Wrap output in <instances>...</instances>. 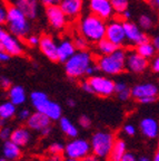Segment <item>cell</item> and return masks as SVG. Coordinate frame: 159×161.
I'll use <instances>...</instances> for the list:
<instances>
[{
	"instance_id": "cell-1",
	"label": "cell",
	"mask_w": 159,
	"mask_h": 161,
	"mask_svg": "<svg viewBox=\"0 0 159 161\" xmlns=\"http://www.w3.org/2000/svg\"><path fill=\"white\" fill-rule=\"evenodd\" d=\"M107 24L102 18L90 14L82 17L78 25L80 35L88 40V43H96L105 38Z\"/></svg>"
},
{
	"instance_id": "cell-2",
	"label": "cell",
	"mask_w": 159,
	"mask_h": 161,
	"mask_svg": "<svg viewBox=\"0 0 159 161\" xmlns=\"http://www.w3.org/2000/svg\"><path fill=\"white\" fill-rule=\"evenodd\" d=\"M6 25L10 33L18 38H25L30 31L29 19L26 17V15L21 10L11 3L7 6Z\"/></svg>"
},
{
	"instance_id": "cell-3",
	"label": "cell",
	"mask_w": 159,
	"mask_h": 161,
	"mask_svg": "<svg viewBox=\"0 0 159 161\" xmlns=\"http://www.w3.org/2000/svg\"><path fill=\"white\" fill-rule=\"evenodd\" d=\"M92 63V56L87 50H78L65 62V72L70 78H80L86 75Z\"/></svg>"
},
{
	"instance_id": "cell-4",
	"label": "cell",
	"mask_w": 159,
	"mask_h": 161,
	"mask_svg": "<svg viewBox=\"0 0 159 161\" xmlns=\"http://www.w3.org/2000/svg\"><path fill=\"white\" fill-rule=\"evenodd\" d=\"M97 67L107 75H117L126 68V52L118 48L111 54L101 55L97 60Z\"/></svg>"
},
{
	"instance_id": "cell-5",
	"label": "cell",
	"mask_w": 159,
	"mask_h": 161,
	"mask_svg": "<svg viewBox=\"0 0 159 161\" xmlns=\"http://www.w3.org/2000/svg\"><path fill=\"white\" fill-rule=\"evenodd\" d=\"M114 142L115 136L110 132H106V131L96 132L90 141V149L92 154L100 159L107 158L110 153Z\"/></svg>"
},
{
	"instance_id": "cell-6",
	"label": "cell",
	"mask_w": 159,
	"mask_h": 161,
	"mask_svg": "<svg viewBox=\"0 0 159 161\" xmlns=\"http://www.w3.org/2000/svg\"><path fill=\"white\" fill-rule=\"evenodd\" d=\"M131 96L137 100L139 103L150 104L157 100L159 95V90L152 83H142L137 84L130 90Z\"/></svg>"
},
{
	"instance_id": "cell-7",
	"label": "cell",
	"mask_w": 159,
	"mask_h": 161,
	"mask_svg": "<svg viewBox=\"0 0 159 161\" xmlns=\"http://www.w3.org/2000/svg\"><path fill=\"white\" fill-rule=\"evenodd\" d=\"M87 82L91 88V94L107 97V96H110L115 93V82L110 78L92 75L89 76Z\"/></svg>"
},
{
	"instance_id": "cell-8",
	"label": "cell",
	"mask_w": 159,
	"mask_h": 161,
	"mask_svg": "<svg viewBox=\"0 0 159 161\" xmlns=\"http://www.w3.org/2000/svg\"><path fill=\"white\" fill-rule=\"evenodd\" d=\"M91 151L90 149V143L85 139H77L72 138L71 141H69L65 146V154L67 158L71 159H77V160H81L86 156L89 154Z\"/></svg>"
},
{
	"instance_id": "cell-9",
	"label": "cell",
	"mask_w": 159,
	"mask_h": 161,
	"mask_svg": "<svg viewBox=\"0 0 159 161\" xmlns=\"http://www.w3.org/2000/svg\"><path fill=\"white\" fill-rule=\"evenodd\" d=\"M0 43L5 52L10 56H20L23 54V46L16 36L6 29H0Z\"/></svg>"
},
{
	"instance_id": "cell-10",
	"label": "cell",
	"mask_w": 159,
	"mask_h": 161,
	"mask_svg": "<svg viewBox=\"0 0 159 161\" xmlns=\"http://www.w3.org/2000/svg\"><path fill=\"white\" fill-rule=\"evenodd\" d=\"M105 38L109 39L111 43L117 45L118 47L122 46L126 43V36H125L124 23L120 20H111L106 27V35Z\"/></svg>"
},
{
	"instance_id": "cell-11",
	"label": "cell",
	"mask_w": 159,
	"mask_h": 161,
	"mask_svg": "<svg viewBox=\"0 0 159 161\" xmlns=\"http://www.w3.org/2000/svg\"><path fill=\"white\" fill-rule=\"evenodd\" d=\"M124 29L126 42L130 43L131 45H139V44L146 43L149 40L148 36L140 30V27L131 21H124Z\"/></svg>"
},
{
	"instance_id": "cell-12",
	"label": "cell",
	"mask_w": 159,
	"mask_h": 161,
	"mask_svg": "<svg viewBox=\"0 0 159 161\" xmlns=\"http://www.w3.org/2000/svg\"><path fill=\"white\" fill-rule=\"evenodd\" d=\"M148 59L138 54L136 50H130L126 53V68L135 74H140L148 67Z\"/></svg>"
},
{
	"instance_id": "cell-13",
	"label": "cell",
	"mask_w": 159,
	"mask_h": 161,
	"mask_svg": "<svg viewBox=\"0 0 159 161\" xmlns=\"http://www.w3.org/2000/svg\"><path fill=\"white\" fill-rule=\"evenodd\" d=\"M46 16H47L49 25L54 29L61 30L67 25V16L64 14L59 5L46 7Z\"/></svg>"
},
{
	"instance_id": "cell-14",
	"label": "cell",
	"mask_w": 159,
	"mask_h": 161,
	"mask_svg": "<svg viewBox=\"0 0 159 161\" xmlns=\"http://www.w3.org/2000/svg\"><path fill=\"white\" fill-rule=\"evenodd\" d=\"M89 1V9L91 14L107 20L112 17L114 9L111 7L110 0H88Z\"/></svg>"
},
{
	"instance_id": "cell-15",
	"label": "cell",
	"mask_w": 159,
	"mask_h": 161,
	"mask_svg": "<svg viewBox=\"0 0 159 161\" xmlns=\"http://www.w3.org/2000/svg\"><path fill=\"white\" fill-rule=\"evenodd\" d=\"M39 46L41 53L51 62H58V44L49 35H42L39 38Z\"/></svg>"
},
{
	"instance_id": "cell-16",
	"label": "cell",
	"mask_w": 159,
	"mask_h": 161,
	"mask_svg": "<svg viewBox=\"0 0 159 161\" xmlns=\"http://www.w3.org/2000/svg\"><path fill=\"white\" fill-rule=\"evenodd\" d=\"M9 3L21 10L29 20L36 19L38 16L39 11L38 0H9Z\"/></svg>"
},
{
	"instance_id": "cell-17",
	"label": "cell",
	"mask_w": 159,
	"mask_h": 161,
	"mask_svg": "<svg viewBox=\"0 0 159 161\" xmlns=\"http://www.w3.org/2000/svg\"><path fill=\"white\" fill-rule=\"evenodd\" d=\"M36 110L46 114L51 121H58L62 116L61 106L58 103H56V102H54V101H50L49 98L46 100L42 104H40Z\"/></svg>"
},
{
	"instance_id": "cell-18",
	"label": "cell",
	"mask_w": 159,
	"mask_h": 161,
	"mask_svg": "<svg viewBox=\"0 0 159 161\" xmlns=\"http://www.w3.org/2000/svg\"><path fill=\"white\" fill-rule=\"evenodd\" d=\"M59 7L67 18H76L81 14L84 8V0H61Z\"/></svg>"
},
{
	"instance_id": "cell-19",
	"label": "cell",
	"mask_w": 159,
	"mask_h": 161,
	"mask_svg": "<svg viewBox=\"0 0 159 161\" xmlns=\"http://www.w3.org/2000/svg\"><path fill=\"white\" fill-rule=\"evenodd\" d=\"M27 126L28 129L33 131H41L46 126H49L51 123V120L48 118L46 114H44L42 112L36 111L35 113H31L27 121Z\"/></svg>"
},
{
	"instance_id": "cell-20",
	"label": "cell",
	"mask_w": 159,
	"mask_h": 161,
	"mask_svg": "<svg viewBox=\"0 0 159 161\" xmlns=\"http://www.w3.org/2000/svg\"><path fill=\"white\" fill-rule=\"evenodd\" d=\"M140 131L145 136L155 139L159 136V123L154 118H145L140 121Z\"/></svg>"
},
{
	"instance_id": "cell-21",
	"label": "cell",
	"mask_w": 159,
	"mask_h": 161,
	"mask_svg": "<svg viewBox=\"0 0 159 161\" xmlns=\"http://www.w3.org/2000/svg\"><path fill=\"white\" fill-rule=\"evenodd\" d=\"M10 140L13 141V143H16L17 146H19L20 148L27 146L28 143L31 140V133L28 128H23V126H20L11 132V136H10Z\"/></svg>"
},
{
	"instance_id": "cell-22",
	"label": "cell",
	"mask_w": 159,
	"mask_h": 161,
	"mask_svg": "<svg viewBox=\"0 0 159 161\" xmlns=\"http://www.w3.org/2000/svg\"><path fill=\"white\" fill-rule=\"evenodd\" d=\"M58 62L65 63L66 60L76 53V47L74 45V42L69 39L62 40L61 43L58 44Z\"/></svg>"
},
{
	"instance_id": "cell-23",
	"label": "cell",
	"mask_w": 159,
	"mask_h": 161,
	"mask_svg": "<svg viewBox=\"0 0 159 161\" xmlns=\"http://www.w3.org/2000/svg\"><path fill=\"white\" fill-rule=\"evenodd\" d=\"M8 97L11 103H13L16 106L21 105L26 102L27 100V95H26V91L23 86L15 85L8 90Z\"/></svg>"
},
{
	"instance_id": "cell-24",
	"label": "cell",
	"mask_w": 159,
	"mask_h": 161,
	"mask_svg": "<svg viewBox=\"0 0 159 161\" xmlns=\"http://www.w3.org/2000/svg\"><path fill=\"white\" fill-rule=\"evenodd\" d=\"M3 158L8 160H18L21 157V148L13 143L11 140L5 141L3 148Z\"/></svg>"
},
{
	"instance_id": "cell-25",
	"label": "cell",
	"mask_w": 159,
	"mask_h": 161,
	"mask_svg": "<svg viewBox=\"0 0 159 161\" xmlns=\"http://www.w3.org/2000/svg\"><path fill=\"white\" fill-rule=\"evenodd\" d=\"M126 152H127L126 142L124 140H121V139L115 140L111 150H110V153L108 156L109 161H120Z\"/></svg>"
},
{
	"instance_id": "cell-26",
	"label": "cell",
	"mask_w": 159,
	"mask_h": 161,
	"mask_svg": "<svg viewBox=\"0 0 159 161\" xmlns=\"http://www.w3.org/2000/svg\"><path fill=\"white\" fill-rule=\"evenodd\" d=\"M59 126L61 129V131L66 136H70V138H76L78 136V129L75 124L72 123L71 121L68 118H65V116H61L59 119Z\"/></svg>"
},
{
	"instance_id": "cell-27",
	"label": "cell",
	"mask_w": 159,
	"mask_h": 161,
	"mask_svg": "<svg viewBox=\"0 0 159 161\" xmlns=\"http://www.w3.org/2000/svg\"><path fill=\"white\" fill-rule=\"evenodd\" d=\"M16 113H17V106L11 103L10 101L0 104V119L8 121L13 119L16 115Z\"/></svg>"
},
{
	"instance_id": "cell-28",
	"label": "cell",
	"mask_w": 159,
	"mask_h": 161,
	"mask_svg": "<svg viewBox=\"0 0 159 161\" xmlns=\"http://www.w3.org/2000/svg\"><path fill=\"white\" fill-rule=\"evenodd\" d=\"M118 46L115 45L114 43H111L109 39L107 38H102L101 40H99L97 43V49L100 53V55H108L111 54L112 52H115L116 49H118Z\"/></svg>"
},
{
	"instance_id": "cell-29",
	"label": "cell",
	"mask_w": 159,
	"mask_h": 161,
	"mask_svg": "<svg viewBox=\"0 0 159 161\" xmlns=\"http://www.w3.org/2000/svg\"><path fill=\"white\" fill-rule=\"evenodd\" d=\"M136 52L138 54H140L141 56H144L145 58H151L155 56V53H156V49H155L154 45L150 43L149 40L146 42V43H142L137 45L136 47Z\"/></svg>"
},
{
	"instance_id": "cell-30",
	"label": "cell",
	"mask_w": 159,
	"mask_h": 161,
	"mask_svg": "<svg viewBox=\"0 0 159 161\" xmlns=\"http://www.w3.org/2000/svg\"><path fill=\"white\" fill-rule=\"evenodd\" d=\"M49 97H48L47 94L45 92H41V91H35V92H31V94H30V101H31V104L35 108H37L40 104H42Z\"/></svg>"
},
{
	"instance_id": "cell-31",
	"label": "cell",
	"mask_w": 159,
	"mask_h": 161,
	"mask_svg": "<svg viewBox=\"0 0 159 161\" xmlns=\"http://www.w3.org/2000/svg\"><path fill=\"white\" fill-rule=\"evenodd\" d=\"M128 0H110L114 13L116 14H122L125 10L128 9Z\"/></svg>"
},
{
	"instance_id": "cell-32",
	"label": "cell",
	"mask_w": 159,
	"mask_h": 161,
	"mask_svg": "<svg viewBox=\"0 0 159 161\" xmlns=\"http://www.w3.org/2000/svg\"><path fill=\"white\" fill-rule=\"evenodd\" d=\"M138 26L140 29H150L154 26V19L149 15H141L138 20Z\"/></svg>"
},
{
	"instance_id": "cell-33",
	"label": "cell",
	"mask_w": 159,
	"mask_h": 161,
	"mask_svg": "<svg viewBox=\"0 0 159 161\" xmlns=\"http://www.w3.org/2000/svg\"><path fill=\"white\" fill-rule=\"evenodd\" d=\"M65 151V146L61 142H52L48 148V152L51 156H61Z\"/></svg>"
},
{
	"instance_id": "cell-34",
	"label": "cell",
	"mask_w": 159,
	"mask_h": 161,
	"mask_svg": "<svg viewBox=\"0 0 159 161\" xmlns=\"http://www.w3.org/2000/svg\"><path fill=\"white\" fill-rule=\"evenodd\" d=\"M74 45H75L76 49L86 50V49H87V47H88V40L80 35V36H78V37L75 38V40H74Z\"/></svg>"
},
{
	"instance_id": "cell-35",
	"label": "cell",
	"mask_w": 159,
	"mask_h": 161,
	"mask_svg": "<svg viewBox=\"0 0 159 161\" xmlns=\"http://www.w3.org/2000/svg\"><path fill=\"white\" fill-rule=\"evenodd\" d=\"M26 44H27L29 47H36L39 44V38L36 35H27L26 36Z\"/></svg>"
},
{
	"instance_id": "cell-36",
	"label": "cell",
	"mask_w": 159,
	"mask_h": 161,
	"mask_svg": "<svg viewBox=\"0 0 159 161\" xmlns=\"http://www.w3.org/2000/svg\"><path fill=\"white\" fill-rule=\"evenodd\" d=\"M11 132L13 131L10 130V128H7V126H1L0 128V139L3 141L10 140V136H11Z\"/></svg>"
},
{
	"instance_id": "cell-37",
	"label": "cell",
	"mask_w": 159,
	"mask_h": 161,
	"mask_svg": "<svg viewBox=\"0 0 159 161\" xmlns=\"http://www.w3.org/2000/svg\"><path fill=\"white\" fill-rule=\"evenodd\" d=\"M7 21V6L0 3V25H5Z\"/></svg>"
},
{
	"instance_id": "cell-38",
	"label": "cell",
	"mask_w": 159,
	"mask_h": 161,
	"mask_svg": "<svg viewBox=\"0 0 159 161\" xmlns=\"http://www.w3.org/2000/svg\"><path fill=\"white\" fill-rule=\"evenodd\" d=\"M79 124L81 128L84 129H88L91 125V120L89 119V116L87 115H81L79 118Z\"/></svg>"
},
{
	"instance_id": "cell-39",
	"label": "cell",
	"mask_w": 159,
	"mask_h": 161,
	"mask_svg": "<svg viewBox=\"0 0 159 161\" xmlns=\"http://www.w3.org/2000/svg\"><path fill=\"white\" fill-rule=\"evenodd\" d=\"M30 114L31 113L29 112V110H27V108H23V110H20L19 112H18V119H19L20 121L26 122V121L29 119Z\"/></svg>"
},
{
	"instance_id": "cell-40",
	"label": "cell",
	"mask_w": 159,
	"mask_h": 161,
	"mask_svg": "<svg viewBox=\"0 0 159 161\" xmlns=\"http://www.w3.org/2000/svg\"><path fill=\"white\" fill-rule=\"evenodd\" d=\"M0 86L3 88V90H9L11 87V80H9L6 76H1L0 77Z\"/></svg>"
},
{
	"instance_id": "cell-41",
	"label": "cell",
	"mask_w": 159,
	"mask_h": 161,
	"mask_svg": "<svg viewBox=\"0 0 159 161\" xmlns=\"http://www.w3.org/2000/svg\"><path fill=\"white\" fill-rule=\"evenodd\" d=\"M127 88H129L128 86H127V84L125 83V82H116L115 83V93H120V92H122V91L127 90Z\"/></svg>"
},
{
	"instance_id": "cell-42",
	"label": "cell",
	"mask_w": 159,
	"mask_h": 161,
	"mask_svg": "<svg viewBox=\"0 0 159 161\" xmlns=\"http://www.w3.org/2000/svg\"><path fill=\"white\" fill-rule=\"evenodd\" d=\"M124 132L127 134V136H131L136 133V128H135L132 124H126V125L124 126Z\"/></svg>"
},
{
	"instance_id": "cell-43",
	"label": "cell",
	"mask_w": 159,
	"mask_h": 161,
	"mask_svg": "<svg viewBox=\"0 0 159 161\" xmlns=\"http://www.w3.org/2000/svg\"><path fill=\"white\" fill-rule=\"evenodd\" d=\"M118 97H119V100L121 101H127L128 98L131 96V93H130V88H127V90L122 91V92H120V93L117 94Z\"/></svg>"
},
{
	"instance_id": "cell-44",
	"label": "cell",
	"mask_w": 159,
	"mask_h": 161,
	"mask_svg": "<svg viewBox=\"0 0 159 161\" xmlns=\"http://www.w3.org/2000/svg\"><path fill=\"white\" fill-rule=\"evenodd\" d=\"M10 57H11V56H10L7 52L0 50V64H5V63H7V62H9Z\"/></svg>"
},
{
	"instance_id": "cell-45",
	"label": "cell",
	"mask_w": 159,
	"mask_h": 161,
	"mask_svg": "<svg viewBox=\"0 0 159 161\" xmlns=\"http://www.w3.org/2000/svg\"><path fill=\"white\" fill-rule=\"evenodd\" d=\"M61 0H40V3L45 7H50V6H58Z\"/></svg>"
},
{
	"instance_id": "cell-46",
	"label": "cell",
	"mask_w": 159,
	"mask_h": 161,
	"mask_svg": "<svg viewBox=\"0 0 159 161\" xmlns=\"http://www.w3.org/2000/svg\"><path fill=\"white\" fill-rule=\"evenodd\" d=\"M120 161H138V159H137L136 156H135L134 153H131V152H126Z\"/></svg>"
},
{
	"instance_id": "cell-47",
	"label": "cell",
	"mask_w": 159,
	"mask_h": 161,
	"mask_svg": "<svg viewBox=\"0 0 159 161\" xmlns=\"http://www.w3.org/2000/svg\"><path fill=\"white\" fill-rule=\"evenodd\" d=\"M151 68L154 72L159 73V55L154 58V60H152V63H151Z\"/></svg>"
},
{
	"instance_id": "cell-48",
	"label": "cell",
	"mask_w": 159,
	"mask_h": 161,
	"mask_svg": "<svg viewBox=\"0 0 159 161\" xmlns=\"http://www.w3.org/2000/svg\"><path fill=\"white\" fill-rule=\"evenodd\" d=\"M98 70V67H97V65H94V64H91V65L88 67V69H87V72H86V75H88V76H92L94 75L96 72Z\"/></svg>"
},
{
	"instance_id": "cell-49",
	"label": "cell",
	"mask_w": 159,
	"mask_h": 161,
	"mask_svg": "<svg viewBox=\"0 0 159 161\" xmlns=\"http://www.w3.org/2000/svg\"><path fill=\"white\" fill-rule=\"evenodd\" d=\"M80 161H100V158L96 157L95 154H88L85 158H82Z\"/></svg>"
},
{
	"instance_id": "cell-50",
	"label": "cell",
	"mask_w": 159,
	"mask_h": 161,
	"mask_svg": "<svg viewBox=\"0 0 159 161\" xmlns=\"http://www.w3.org/2000/svg\"><path fill=\"white\" fill-rule=\"evenodd\" d=\"M40 133H41L42 136H49L50 133H51V126H46V128H44L41 131H40Z\"/></svg>"
},
{
	"instance_id": "cell-51",
	"label": "cell",
	"mask_w": 159,
	"mask_h": 161,
	"mask_svg": "<svg viewBox=\"0 0 159 161\" xmlns=\"http://www.w3.org/2000/svg\"><path fill=\"white\" fill-rule=\"evenodd\" d=\"M152 45H154V47H155V49L156 50H158L159 52V36H156V37L152 39Z\"/></svg>"
},
{
	"instance_id": "cell-52",
	"label": "cell",
	"mask_w": 159,
	"mask_h": 161,
	"mask_svg": "<svg viewBox=\"0 0 159 161\" xmlns=\"http://www.w3.org/2000/svg\"><path fill=\"white\" fill-rule=\"evenodd\" d=\"M121 15H122V17H124V19H125V20H129L130 18H131V14H130V11H129L128 9L125 10V11L121 14Z\"/></svg>"
},
{
	"instance_id": "cell-53",
	"label": "cell",
	"mask_w": 159,
	"mask_h": 161,
	"mask_svg": "<svg viewBox=\"0 0 159 161\" xmlns=\"http://www.w3.org/2000/svg\"><path fill=\"white\" fill-rule=\"evenodd\" d=\"M61 156H50L48 159H46L45 161H61Z\"/></svg>"
},
{
	"instance_id": "cell-54",
	"label": "cell",
	"mask_w": 159,
	"mask_h": 161,
	"mask_svg": "<svg viewBox=\"0 0 159 161\" xmlns=\"http://www.w3.org/2000/svg\"><path fill=\"white\" fill-rule=\"evenodd\" d=\"M67 105L69 106V108H75V106H76V101L72 100V98H69V100L67 101Z\"/></svg>"
},
{
	"instance_id": "cell-55",
	"label": "cell",
	"mask_w": 159,
	"mask_h": 161,
	"mask_svg": "<svg viewBox=\"0 0 159 161\" xmlns=\"http://www.w3.org/2000/svg\"><path fill=\"white\" fill-rule=\"evenodd\" d=\"M152 3H154L155 7H156L157 10L159 11V0H152Z\"/></svg>"
},
{
	"instance_id": "cell-56",
	"label": "cell",
	"mask_w": 159,
	"mask_h": 161,
	"mask_svg": "<svg viewBox=\"0 0 159 161\" xmlns=\"http://www.w3.org/2000/svg\"><path fill=\"white\" fill-rule=\"evenodd\" d=\"M6 122H7V120L0 119V128H1V126H5V125H6Z\"/></svg>"
},
{
	"instance_id": "cell-57",
	"label": "cell",
	"mask_w": 159,
	"mask_h": 161,
	"mask_svg": "<svg viewBox=\"0 0 159 161\" xmlns=\"http://www.w3.org/2000/svg\"><path fill=\"white\" fill-rule=\"evenodd\" d=\"M138 161H150V159L148 157H141V158L138 159Z\"/></svg>"
},
{
	"instance_id": "cell-58",
	"label": "cell",
	"mask_w": 159,
	"mask_h": 161,
	"mask_svg": "<svg viewBox=\"0 0 159 161\" xmlns=\"http://www.w3.org/2000/svg\"><path fill=\"white\" fill-rule=\"evenodd\" d=\"M154 161H159V150L156 152V154H155L154 157Z\"/></svg>"
},
{
	"instance_id": "cell-59",
	"label": "cell",
	"mask_w": 159,
	"mask_h": 161,
	"mask_svg": "<svg viewBox=\"0 0 159 161\" xmlns=\"http://www.w3.org/2000/svg\"><path fill=\"white\" fill-rule=\"evenodd\" d=\"M61 161H80V160H77V159H71V158H66L65 160H61Z\"/></svg>"
},
{
	"instance_id": "cell-60",
	"label": "cell",
	"mask_w": 159,
	"mask_h": 161,
	"mask_svg": "<svg viewBox=\"0 0 159 161\" xmlns=\"http://www.w3.org/2000/svg\"><path fill=\"white\" fill-rule=\"evenodd\" d=\"M0 161H17V160H8V159L5 158H0Z\"/></svg>"
},
{
	"instance_id": "cell-61",
	"label": "cell",
	"mask_w": 159,
	"mask_h": 161,
	"mask_svg": "<svg viewBox=\"0 0 159 161\" xmlns=\"http://www.w3.org/2000/svg\"><path fill=\"white\" fill-rule=\"evenodd\" d=\"M0 50H3V45H1V43H0Z\"/></svg>"
},
{
	"instance_id": "cell-62",
	"label": "cell",
	"mask_w": 159,
	"mask_h": 161,
	"mask_svg": "<svg viewBox=\"0 0 159 161\" xmlns=\"http://www.w3.org/2000/svg\"><path fill=\"white\" fill-rule=\"evenodd\" d=\"M0 29H3V25H0Z\"/></svg>"
},
{
	"instance_id": "cell-63",
	"label": "cell",
	"mask_w": 159,
	"mask_h": 161,
	"mask_svg": "<svg viewBox=\"0 0 159 161\" xmlns=\"http://www.w3.org/2000/svg\"><path fill=\"white\" fill-rule=\"evenodd\" d=\"M158 147H159V140H158Z\"/></svg>"
}]
</instances>
